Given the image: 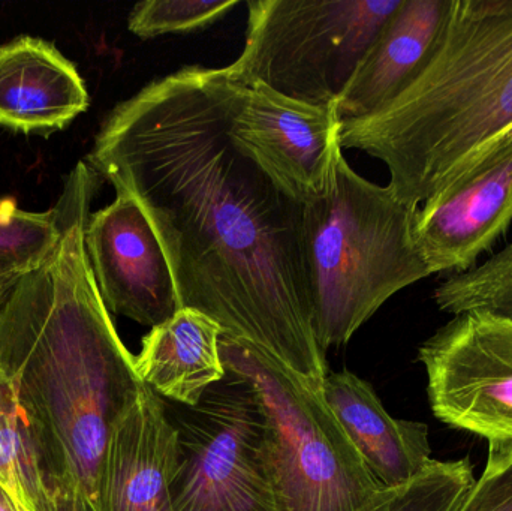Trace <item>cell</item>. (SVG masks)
Instances as JSON below:
<instances>
[{"mask_svg":"<svg viewBox=\"0 0 512 511\" xmlns=\"http://www.w3.org/2000/svg\"><path fill=\"white\" fill-rule=\"evenodd\" d=\"M474 483V468L468 459L432 461L411 482L384 489L360 511H456Z\"/></svg>","mask_w":512,"mask_h":511,"instance_id":"obj_20","label":"cell"},{"mask_svg":"<svg viewBox=\"0 0 512 511\" xmlns=\"http://www.w3.org/2000/svg\"><path fill=\"white\" fill-rule=\"evenodd\" d=\"M499 137L504 138V140L507 141L508 146L512 149V125L508 126V128L505 129L504 134L499 135Z\"/></svg>","mask_w":512,"mask_h":511,"instance_id":"obj_25","label":"cell"},{"mask_svg":"<svg viewBox=\"0 0 512 511\" xmlns=\"http://www.w3.org/2000/svg\"><path fill=\"white\" fill-rule=\"evenodd\" d=\"M512 125V0H450L414 80L339 144L379 159L411 209L438 194Z\"/></svg>","mask_w":512,"mask_h":511,"instance_id":"obj_3","label":"cell"},{"mask_svg":"<svg viewBox=\"0 0 512 511\" xmlns=\"http://www.w3.org/2000/svg\"><path fill=\"white\" fill-rule=\"evenodd\" d=\"M322 395L382 488H399L432 464L429 428L391 417L367 381L349 371L328 372Z\"/></svg>","mask_w":512,"mask_h":511,"instance_id":"obj_15","label":"cell"},{"mask_svg":"<svg viewBox=\"0 0 512 511\" xmlns=\"http://www.w3.org/2000/svg\"><path fill=\"white\" fill-rule=\"evenodd\" d=\"M177 429L174 511H282L264 410L234 372L195 407L168 411Z\"/></svg>","mask_w":512,"mask_h":511,"instance_id":"obj_7","label":"cell"},{"mask_svg":"<svg viewBox=\"0 0 512 511\" xmlns=\"http://www.w3.org/2000/svg\"><path fill=\"white\" fill-rule=\"evenodd\" d=\"M436 419L492 441H512V318L484 309L454 315L420 350Z\"/></svg>","mask_w":512,"mask_h":511,"instance_id":"obj_8","label":"cell"},{"mask_svg":"<svg viewBox=\"0 0 512 511\" xmlns=\"http://www.w3.org/2000/svg\"><path fill=\"white\" fill-rule=\"evenodd\" d=\"M456 511H512V441L489 443L486 468Z\"/></svg>","mask_w":512,"mask_h":511,"instance_id":"obj_22","label":"cell"},{"mask_svg":"<svg viewBox=\"0 0 512 511\" xmlns=\"http://www.w3.org/2000/svg\"><path fill=\"white\" fill-rule=\"evenodd\" d=\"M101 182L86 161L75 165L53 207L56 248L0 288V371L57 485L95 511L111 432L147 386L87 260L84 231Z\"/></svg>","mask_w":512,"mask_h":511,"instance_id":"obj_2","label":"cell"},{"mask_svg":"<svg viewBox=\"0 0 512 511\" xmlns=\"http://www.w3.org/2000/svg\"><path fill=\"white\" fill-rule=\"evenodd\" d=\"M0 485L30 511H47L65 492L54 479L38 434L0 371Z\"/></svg>","mask_w":512,"mask_h":511,"instance_id":"obj_17","label":"cell"},{"mask_svg":"<svg viewBox=\"0 0 512 511\" xmlns=\"http://www.w3.org/2000/svg\"><path fill=\"white\" fill-rule=\"evenodd\" d=\"M218 323L183 308L167 323L153 327L141 342L135 366L141 380L159 396L195 407L204 393L227 377Z\"/></svg>","mask_w":512,"mask_h":511,"instance_id":"obj_16","label":"cell"},{"mask_svg":"<svg viewBox=\"0 0 512 511\" xmlns=\"http://www.w3.org/2000/svg\"><path fill=\"white\" fill-rule=\"evenodd\" d=\"M2 287H3V285H0V288H2Z\"/></svg>","mask_w":512,"mask_h":511,"instance_id":"obj_26","label":"cell"},{"mask_svg":"<svg viewBox=\"0 0 512 511\" xmlns=\"http://www.w3.org/2000/svg\"><path fill=\"white\" fill-rule=\"evenodd\" d=\"M340 128L336 105L304 104L258 83L243 92L231 134L286 194L306 204L327 188Z\"/></svg>","mask_w":512,"mask_h":511,"instance_id":"obj_11","label":"cell"},{"mask_svg":"<svg viewBox=\"0 0 512 511\" xmlns=\"http://www.w3.org/2000/svg\"><path fill=\"white\" fill-rule=\"evenodd\" d=\"M60 231L53 209L27 212L0 198V285L38 266L56 248Z\"/></svg>","mask_w":512,"mask_h":511,"instance_id":"obj_18","label":"cell"},{"mask_svg":"<svg viewBox=\"0 0 512 511\" xmlns=\"http://www.w3.org/2000/svg\"><path fill=\"white\" fill-rule=\"evenodd\" d=\"M402 0H249L242 54L227 66L243 87L261 83L315 107H334Z\"/></svg>","mask_w":512,"mask_h":511,"instance_id":"obj_6","label":"cell"},{"mask_svg":"<svg viewBox=\"0 0 512 511\" xmlns=\"http://www.w3.org/2000/svg\"><path fill=\"white\" fill-rule=\"evenodd\" d=\"M433 299L447 314L484 309L512 318V243L481 266L442 282Z\"/></svg>","mask_w":512,"mask_h":511,"instance_id":"obj_19","label":"cell"},{"mask_svg":"<svg viewBox=\"0 0 512 511\" xmlns=\"http://www.w3.org/2000/svg\"><path fill=\"white\" fill-rule=\"evenodd\" d=\"M450 0H402L336 104L342 123L378 113L414 80L435 47Z\"/></svg>","mask_w":512,"mask_h":511,"instance_id":"obj_14","label":"cell"},{"mask_svg":"<svg viewBox=\"0 0 512 511\" xmlns=\"http://www.w3.org/2000/svg\"><path fill=\"white\" fill-rule=\"evenodd\" d=\"M512 222V149L502 137L417 207L415 246L430 275L474 269Z\"/></svg>","mask_w":512,"mask_h":511,"instance_id":"obj_9","label":"cell"},{"mask_svg":"<svg viewBox=\"0 0 512 511\" xmlns=\"http://www.w3.org/2000/svg\"><path fill=\"white\" fill-rule=\"evenodd\" d=\"M87 107L83 77L51 42L18 36L0 45V126L50 134L66 128Z\"/></svg>","mask_w":512,"mask_h":511,"instance_id":"obj_13","label":"cell"},{"mask_svg":"<svg viewBox=\"0 0 512 511\" xmlns=\"http://www.w3.org/2000/svg\"><path fill=\"white\" fill-rule=\"evenodd\" d=\"M0 511H18L11 494L0 485Z\"/></svg>","mask_w":512,"mask_h":511,"instance_id":"obj_24","label":"cell"},{"mask_svg":"<svg viewBox=\"0 0 512 511\" xmlns=\"http://www.w3.org/2000/svg\"><path fill=\"white\" fill-rule=\"evenodd\" d=\"M239 0H146L132 8L128 27L141 39L192 32L233 11Z\"/></svg>","mask_w":512,"mask_h":511,"instance_id":"obj_21","label":"cell"},{"mask_svg":"<svg viewBox=\"0 0 512 511\" xmlns=\"http://www.w3.org/2000/svg\"><path fill=\"white\" fill-rule=\"evenodd\" d=\"M245 89L227 66L150 81L111 110L86 162L146 213L182 308L322 390L328 366L313 332L304 204L234 140Z\"/></svg>","mask_w":512,"mask_h":511,"instance_id":"obj_1","label":"cell"},{"mask_svg":"<svg viewBox=\"0 0 512 511\" xmlns=\"http://www.w3.org/2000/svg\"><path fill=\"white\" fill-rule=\"evenodd\" d=\"M219 350L225 369L258 393L282 511H360L384 491L322 390L248 342L221 335Z\"/></svg>","mask_w":512,"mask_h":511,"instance_id":"obj_5","label":"cell"},{"mask_svg":"<svg viewBox=\"0 0 512 511\" xmlns=\"http://www.w3.org/2000/svg\"><path fill=\"white\" fill-rule=\"evenodd\" d=\"M415 210L336 150L324 194L304 204L313 332L324 353L345 345L394 294L432 276L415 246Z\"/></svg>","mask_w":512,"mask_h":511,"instance_id":"obj_4","label":"cell"},{"mask_svg":"<svg viewBox=\"0 0 512 511\" xmlns=\"http://www.w3.org/2000/svg\"><path fill=\"white\" fill-rule=\"evenodd\" d=\"M14 500V498H12ZM18 511H30L20 501H15ZM47 511H95L90 506L89 501L83 495L75 494V492H59L56 497L51 501L50 507Z\"/></svg>","mask_w":512,"mask_h":511,"instance_id":"obj_23","label":"cell"},{"mask_svg":"<svg viewBox=\"0 0 512 511\" xmlns=\"http://www.w3.org/2000/svg\"><path fill=\"white\" fill-rule=\"evenodd\" d=\"M177 429L149 386L110 435L99 480L98 511H174Z\"/></svg>","mask_w":512,"mask_h":511,"instance_id":"obj_12","label":"cell"},{"mask_svg":"<svg viewBox=\"0 0 512 511\" xmlns=\"http://www.w3.org/2000/svg\"><path fill=\"white\" fill-rule=\"evenodd\" d=\"M84 246L110 314L153 329L183 309L164 248L131 195L116 191L113 203L90 215Z\"/></svg>","mask_w":512,"mask_h":511,"instance_id":"obj_10","label":"cell"}]
</instances>
